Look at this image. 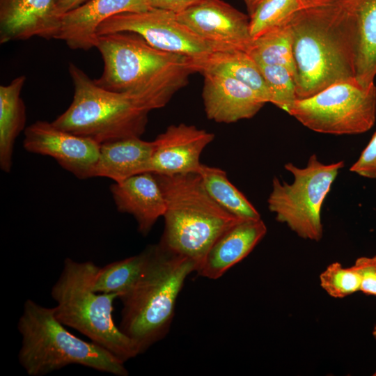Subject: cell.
Wrapping results in <instances>:
<instances>
[{
  "label": "cell",
  "instance_id": "cell-1",
  "mask_svg": "<svg viewBox=\"0 0 376 376\" xmlns=\"http://www.w3.org/2000/svg\"><path fill=\"white\" fill-rule=\"evenodd\" d=\"M288 23L292 36L297 99L355 79L352 26L343 3L302 8Z\"/></svg>",
  "mask_w": 376,
  "mask_h": 376
},
{
  "label": "cell",
  "instance_id": "cell-2",
  "mask_svg": "<svg viewBox=\"0 0 376 376\" xmlns=\"http://www.w3.org/2000/svg\"><path fill=\"white\" fill-rule=\"evenodd\" d=\"M104 63L100 87L113 92L150 95L164 107L196 72L191 59L156 49L132 32L97 36L95 47Z\"/></svg>",
  "mask_w": 376,
  "mask_h": 376
},
{
  "label": "cell",
  "instance_id": "cell-3",
  "mask_svg": "<svg viewBox=\"0 0 376 376\" xmlns=\"http://www.w3.org/2000/svg\"><path fill=\"white\" fill-rule=\"evenodd\" d=\"M147 247L148 254L140 275L118 297L123 304L119 328L135 343L140 354L166 336L185 281L197 270L191 259L159 244Z\"/></svg>",
  "mask_w": 376,
  "mask_h": 376
},
{
  "label": "cell",
  "instance_id": "cell-4",
  "mask_svg": "<svg viewBox=\"0 0 376 376\" xmlns=\"http://www.w3.org/2000/svg\"><path fill=\"white\" fill-rule=\"evenodd\" d=\"M154 175L166 202L159 244L191 259L198 270L216 240L244 219L221 207L207 194L198 173Z\"/></svg>",
  "mask_w": 376,
  "mask_h": 376
},
{
  "label": "cell",
  "instance_id": "cell-5",
  "mask_svg": "<svg viewBox=\"0 0 376 376\" xmlns=\"http://www.w3.org/2000/svg\"><path fill=\"white\" fill-rule=\"evenodd\" d=\"M74 86L69 107L52 123L100 144L140 137L145 132L150 111L162 108L154 97L129 92H113L97 86L78 66L69 63Z\"/></svg>",
  "mask_w": 376,
  "mask_h": 376
},
{
  "label": "cell",
  "instance_id": "cell-6",
  "mask_svg": "<svg viewBox=\"0 0 376 376\" xmlns=\"http://www.w3.org/2000/svg\"><path fill=\"white\" fill-rule=\"evenodd\" d=\"M17 329L22 336L19 363L29 376H43L71 364L128 375L125 363L107 349L69 332L56 317L54 307L27 299Z\"/></svg>",
  "mask_w": 376,
  "mask_h": 376
},
{
  "label": "cell",
  "instance_id": "cell-7",
  "mask_svg": "<svg viewBox=\"0 0 376 376\" xmlns=\"http://www.w3.org/2000/svg\"><path fill=\"white\" fill-rule=\"evenodd\" d=\"M98 266L92 261L67 258L61 273L51 290L56 305L55 315L64 325L86 336L123 362L140 354L135 343L122 332L112 316L116 293L93 290Z\"/></svg>",
  "mask_w": 376,
  "mask_h": 376
},
{
  "label": "cell",
  "instance_id": "cell-8",
  "mask_svg": "<svg viewBox=\"0 0 376 376\" xmlns=\"http://www.w3.org/2000/svg\"><path fill=\"white\" fill-rule=\"evenodd\" d=\"M344 166V161L324 164L315 154L304 168L285 164L284 168L292 173L293 181L288 184L274 177L267 198L268 208L276 220L286 224L301 238L320 241L323 236L322 207Z\"/></svg>",
  "mask_w": 376,
  "mask_h": 376
},
{
  "label": "cell",
  "instance_id": "cell-9",
  "mask_svg": "<svg viewBox=\"0 0 376 376\" xmlns=\"http://www.w3.org/2000/svg\"><path fill=\"white\" fill-rule=\"evenodd\" d=\"M288 114L319 133H364L376 120V86H363L355 79L337 82L311 97L297 99Z\"/></svg>",
  "mask_w": 376,
  "mask_h": 376
},
{
  "label": "cell",
  "instance_id": "cell-10",
  "mask_svg": "<svg viewBox=\"0 0 376 376\" xmlns=\"http://www.w3.org/2000/svg\"><path fill=\"white\" fill-rule=\"evenodd\" d=\"M132 32L162 51L185 56L192 61L212 53V47L187 26L176 13L150 8L139 13H123L111 17L98 27L97 35Z\"/></svg>",
  "mask_w": 376,
  "mask_h": 376
},
{
  "label": "cell",
  "instance_id": "cell-11",
  "mask_svg": "<svg viewBox=\"0 0 376 376\" xmlns=\"http://www.w3.org/2000/svg\"><path fill=\"white\" fill-rule=\"evenodd\" d=\"M176 15L214 52L250 49L249 17L222 0H205Z\"/></svg>",
  "mask_w": 376,
  "mask_h": 376
},
{
  "label": "cell",
  "instance_id": "cell-12",
  "mask_svg": "<svg viewBox=\"0 0 376 376\" xmlns=\"http://www.w3.org/2000/svg\"><path fill=\"white\" fill-rule=\"evenodd\" d=\"M26 150L54 158L79 179L93 178L100 144L56 127L52 122L38 120L24 130Z\"/></svg>",
  "mask_w": 376,
  "mask_h": 376
},
{
  "label": "cell",
  "instance_id": "cell-13",
  "mask_svg": "<svg viewBox=\"0 0 376 376\" xmlns=\"http://www.w3.org/2000/svg\"><path fill=\"white\" fill-rule=\"evenodd\" d=\"M214 134L192 125H169L153 141L150 173L162 175L197 173L200 157Z\"/></svg>",
  "mask_w": 376,
  "mask_h": 376
},
{
  "label": "cell",
  "instance_id": "cell-14",
  "mask_svg": "<svg viewBox=\"0 0 376 376\" xmlns=\"http://www.w3.org/2000/svg\"><path fill=\"white\" fill-rule=\"evenodd\" d=\"M150 8L148 0H89L62 15L54 39L72 49L88 50L95 47L97 31L103 22L120 13Z\"/></svg>",
  "mask_w": 376,
  "mask_h": 376
},
{
  "label": "cell",
  "instance_id": "cell-15",
  "mask_svg": "<svg viewBox=\"0 0 376 376\" xmlns=\"http://www.w3.org/2000/svg\"><path fill=\"white\" fill-rule=\"evenodd\" d=\"M202 97L208 119L232 123L253 117L266 102L250 87L231 77L203 73Z\"/></svg>",
  "mask_w": 376,
  "mask_h": 376
},
{
  "label": "cell",
  "instance_id": "cell-16",
  "mask_svg": "<svg viewBox=\"0 0 376 376\" xmlns=\"http://www.w3.org/2000/svg\"><path fill=\"white\" fill-rule=\"evenodd\" d=\"M61 16L56 0H0V42L54 39Z\"/></svg>",
  "mask_w": 376,
  "mask_h": 376
},
{
  "label": "cell",
  "instance_id": "cell-17",
  "mask_svg": "<svg viewBox=\"0 0 376 376\" xmlns=\"http://www.w3.org/2000/svg\"><path fill=\"white\" fill-rule=\"evenodd\" d=\"M110 190L118 210L134 217L143 235L149 233L163 217L166 202L155 175L150 172L114 182Z\"/></svg>",
  "mask_w": 376,
  "mask_h": 376
},
{
  "label": "cell",
  "instance_id": "cell-18",
  "mask_svg": "<svg viewBox=\"0 0 376 376\" xmlns=\"http://www.w3.org/2000/svg\"><path fill=\"white\" fill-rule=\"evenodd\" d=\"M261 219H244L225 231L214 243L198 275L217 279L246 257L267 233Z\"/></svg>",
  "mask_w": 376,
  "mask_h": 376
},
{
  "label": "cell",
  "instance_id": "cell-19",
  "mask_svg": "<svg viewBox=\"0 0 376 376\" xmlns=\"http://www.w3.org/2000/svg\"><path fill=\"white\" fill-rule=\"evenodd\" d=\"M346 8L352 26L354 78L363 86L376 77V0H328Z\"/></svg>",
  "mask_w": 376,
  "mask_h": 376
},
{
  "label": "cell",
  "instance_id": "cell-20",
  "mask_svg": "<svg viewBox=\"0 0 376 376\" xmlns=\"http://www.w3.org/2000/svg\"><path fill=\"white\" fill-rule=\"evenodd\" d=\"M153 141L132 137L100 144L93 178L121 182L134 175L150 172Z\"/></svg>",
  "mask_w": 376,
  "mask_h": 376
},
{
  "label": "cell",
  "instance_id": "cell-21",
  "mask_svg": "<svg viewBox=\"0 0 376 376\" xmlns=\"http://www.w3.org/2000/svg\"><path fill=\"white\" fill-rule=\"evenodd\" d=\"M192 61L196 72L231 77L250 87L266 103L271 102L260 68L248 52L237 49L213 52L203 58Z\"/></svg>",
  "mask_w": 376,
  "mask_h": 376
},
{
  "label": "cell",
  "instance_id": "cell-22",
  "mask_svg": "<svg viewBox=\"0 0 376 376\" xmlns=\"http://www.w3.org/2000/svg\"><path fill=\"white\" fill-rule=\"evenodd\" d=\"M25 82L26 77L21 75L0 86V167L6 173L10 171L15 142L26 123V107L20 95Z\"/></svg>",
  "mask_w": 376,
  "mask_h": 376
},
{
  "label": "cell",
  "instance_id": "cell-23",
  "mask_svg": "<svg viewBox=\"0 0 376 376\" xmlns=\"http://www.w3.org/2000/svg\"><path fill=\"white\" fill-rule=\"evenodd\" d=\"M210 196L224 210L243 219H261L246 197L221 169L201 164L197 173Z\"/></svg>",
  "mask_w": 376,
  "mask_h": 376
},
{
  "label": "cell",
  "instance_id": "cell-24",
  "mask_svg": "<svg viewBox=\"0 0 376 376\" xmlns=\"http://www.w3.org/2000/svg\"><path fill=\"white\" fill-rule=\"evenodd\" d=\"M248 54L258 63L286 68L295 79L292 36L288 23L253 39Z\"/></svg>",
  "mask_w": 376,
  "mask_h": 376
},
{
  "label": "cell",
  "instance_id": "cell-25",
  "mask_svg": "<svg viewBox=\"0 0 376 376\" xmlns=\"http://www.w3.org/2000/svg\"><path fill=\"white\" fill-rule=\"evenodd\" d=\"M148 247L140 253L123 260L98 267L93 290L99 293H116L118 297L125 293L140 275L146 262Z\"/></svg>",
  "mask_w": 376,
  "mask_h": 376
},
{
  "label": "cell",
  "instance_id": "cell-26",
  "mask_svg": "<svg viewBox=\"0 0 376 376\" xmlns=\"http://www.w3.org/2000/svg\"><path fill=\"white\" fill-rule=\"evenodd\" d=\"M299 9V0H262L249 16L252 39L287 24Z\"/></svg>",
  "mask_w": 376,
  "mask_h": 376
},
{
  "label": "cell",
  "instance_id": "cell-27",
  "mask_svg": "<svg viewBox=\"0 0 376 376\" xmlns=\"http://www.w3.org/2000/svg\"><path fill=\"white\" fill-rule=\"evenodd\" d=\"M258 65L270 93V103L288 113L297 100L295 79L292 73L280 65Z\"/></svg>",
  "mask_w": 376,
  "mask_h": 376
},
{
  "label": "cell",
  "instance_id": "cell-28",
  "mask_svg": "<svg viewBox=\"0 0 376 376\" xmlns=\"http://www.w3.org/2000/svg\"><path fill=\"white\" fill-rule=\"evenodd\" d=\"M361 274L352 265L344 267L340 263L329 265L320 275L322 288L331 297L343 298L360 290Z\"/></svg>",
  "mask_w": 376,
  "mask_h": 376
},
{
  "label": "cell",
  "instance_id": "cell-29",
  "mask_svg": "<svg viewBox=\"0 0 376 376\" xmlns=\"http://www.w3.org/2000/svg\"><path fill=\"white\" fill-rule=\"evenodd\" d=\"M350 171L366 178H376V131Z\"/></svg>",
  "mask_w": 376,
  "mask_h": 376
},
{
  "label": "cell",
  "instance_id": "cell-30",
  "mask_svg": "<svg viewBox=\"0 0 376 376\" xmlns=\"http://www.w3.org/2000/svg\"><path fill=\"white\" fill-rule=\"evenodd\" d=\"M353 265L361 274L360 291L367 295L376 296V265L373 257H360Z\"/></svg>",
  "mask_w": 376,
  "mask_h": 376
},
{
  "label": "cell",
  "instance_id": "cell-31",
  "mask_svg": "<svg viewBox=\"0 0 376 376\" xmlns=\"http://www.w3.org/2000/svg\"><path fill=\"white\" fill-rule=\"evenodd\" d=\"M205 0H148L151 8L180 13Z\"/></svg>",
  "mask_w": 376,
  "mask_h": 376
},
{
  "label": "cell",
  "instance_id": "cell-32",
  "mask_svg": "<svg viewBox=\"0 0 376 376\" xmlns=\"http://www.w3.org/2000/svg\"><path fill=\"white\" fill-rule=\"evenodd\" d=\"M89 0H56L58 11L61 15L72 10Z\"/></svg>",
  "mask_w": 376,
  "mask_h": 376
},
{
  "label": "cell",
  "instance_id": "cell-33",
  "mask_svg": "<svg viewBox=\"0 0 376 376\" xmlns=\"http://www.w3.org/2000/svg\"><path fill=\"white\" fill-rule=\"evenodd\" d=\"M250 16L262 0H243Z\"/></svg>",
  "mask_w": 376,
  "mask_h": 376
},
{
  "label": "cell",
  "instance_id": "cell-34",
  "mask_svg": "<svg viewBox=\"0 0 376 376\" xmlns=\"http://www.w3.org/2000/svg\"><path fill=\"white\" fill-rule=\"evenodd\" d=\"M373 336L374 337V338L376 340V325L373 328Z\"/></svg>",
  "mask_w": 376,
  "mask_h": 376
},
{
  "label": "cell",
  "instance_id": "cell-35",
  "mask_svg": "<svg viewBox=\"0 0 376 376\" xmlns=\"http://www.w3.org/2000/svg\"><path fill=\"white\" fill-rule=\"evenodd\" d=\"M372 257H373V259L374 263H375V265H376V255H375V256H372Z\"/></svg>",
  "mask_w": 376,
  "mask_h": 376
},
{
  "label": "cell",
  "instance_id": "cell-36",
  "mask_svg": "<svg viewBox=\"0 0 376 376\" xmlns=\"http://www.w3.org/2000/svg\"><path fill=\"white\" fill-rule=\"evenodd\" d=\"M374 376H376V371L373 374Z\"/></svg>",
  "mask_w": 376,
  "mask_h": 376
}]
</instances>
